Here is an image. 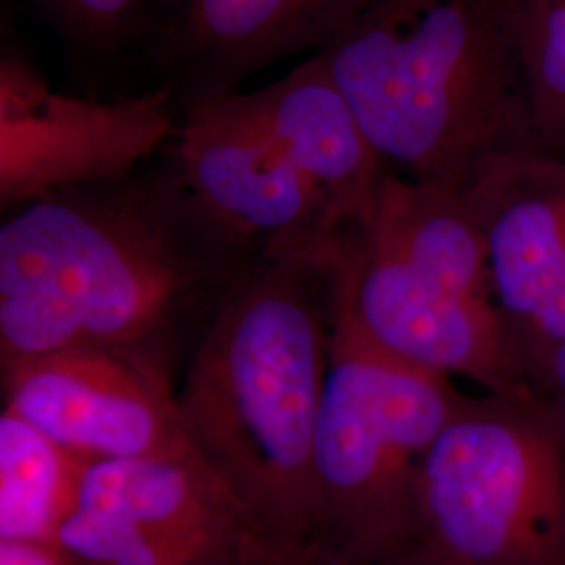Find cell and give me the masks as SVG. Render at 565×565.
<instances>
[{"mask_svg": "<svg viewBox=\"0 0 565 565\" xmlns=\"http://www.w3.org/2000/svg\"><path fill=\"white\" fill-rule=\"evenodd\" d=\"M518 53L534 137L565 149L564 0H518Z\"/></svg>", "mask_w": 565, "mask_h": 565, "instance_id": "2e32d148", "label": "cell"}, {"mask_svg": "<svg viewBox=\"0 0 565 565\" xmlns=\"http://www.w3.org/2000/svg\"><path fill=\"white\" fill-rule=\"evenodd\" d=\"M163 151L203 214L252 258L321 254L345 233L252 93L184 111Z\"/></svg>", "mask_w": 565, "mask_h": 565, "instance_id": "8992f818", "label": "cell"}, {"mask_svg": "<svg viewBox=\"0 0 565 565\" xmlns=\"http://www.w3.org/2000/svg\"><path fill=\"white\" fill-rule=\"evenodd\" d=\"M256 565H440L431 557H427L419 546H413L394 557L384 559H359L342 555L338 551L324 548V546H310L300 553L289 555H266Z\"/></svg>", "mask_w": 565, "mask_h": 565, "instance_id": "ac0fdd59", "label": "cell"}, {"mask_svg": "<svg viewBox=\"0 0 565 565\" xmlns=\"http://www.w3.org/2000/svg\"><path fill=\"white\" fill-rule=\"evenodd\" d=\"M88 465L2 408L0 415V541L57 543L78 505Z\"/></svg>", "mask_w": 565, "mask_h": 565, "instance_id": "5bb4252c", "label": "cell"}, {"mask_svg": "<svg viewBox=\"0 0 565 565\" xmlns=\"http://www.w3.org/2000/svg\"><path fill=\"white\" fill-rule=\"evenodd\" d=\"M249 562L268 555L231 490L191 452L86 467L78 505Z\"/></svg>", "mask_w": 565, "mask_h": 565, "instance_id": "4fadbf2b", "label": "cell"}, {"mask_svg": "<svg viewBox=\"0 0 565 565\" xmlns=\"http://www.w3.org/2000/svg\"><path fill=\"white\" fill-rule=\"evenodd\" d=\"M415 546L440 565H565V434L536 396L465 394L425 452Z\"/></svg>", "mask_w": 565, "mask_h": 565, "instance_id": "5b68a950", "label": "cell"}, {"mask_svg": "<svg viewBox=\"0 0 565 565\" xmlns=\"http://www.w3.org/2000/svg\"><path fill=\"white\" fill-rule=\"evenodd\" d=\"M57 545L74 565H256L105 511L76 507Z\"/></svg>", "mask_w": 565, "mask_h": 565, "instance_id": "9a60e30c", "label": "cell"}, {"mask_svg": "<svg viewBox=\"0 0 565 565\" xmlns=\"http://www.w3.org/2000/svg\"><path fill=\"white\" fill-rule=\"evenodd\" d=\"M256 260L193 202L166 151L120 177L20 203L0 224V366L103 348L168 369Z\"/></svg>", "mask_w": 565, "mask_h": 565, "instance_id": "6da1fadb", "label": "cell"}, {"mask_svg": "<svg viewBox=\"0 0 565 565\" xmlns=\"http://www.w3.org/2000/svg\"><path fill=\"white\" fill-rule=\"evenodd\" d=\"M76 65L107 70L141 55L156 0H32Z\"/></svg>", "mask_w": 565, "mask_h": 565, "instance_id": "e0dca14e", "label": "cell"}, {"mask_svg": "<svg viewBox=\"0 0 565 565\" xmlns=\"http://www.w3.org/2000/svg\"><path fill=\"white\" fill-rule=\"evenodd\" d=\"M463 189L484 235L513 361L536 396L565 342V149L539 141L499 149Z\"/></svg>", "mask_w": 565, "mask_h": 565, "instance_id": "52a82bcc", "label": "cell"}, {"mask_svg": "<svg viewBox=\"0 0 565 565\" xmlns=\"http://www.w3.org/2000/svg\"><path fill=\"white\" fill-rule=\"evenodd\" d=\"M369 0H156L139 61L177 116L275 61L321 53Z\"/></svg>", "mask_w": 565, "mask_h": 565, "instance_id": "8fae6325", "label": "cell"}, {"mask_svg": "<svg viewBox=\"0 0 565 565\" xmlns=\"http://www.w3.org/2000/svg\"><path fill=\"white\" fill-rule=\"evenodd\" d=\"M317 55L396 177L463 186L490 153L536 141L518 0H369Z\"/></svg>", "mask_w": 565, "mask_h": 565, "instance_id": "3957f363", "label": "cell"}, {"mask_svg": "<svg viewBox=\"0 0 565 565\" xmlns=\"http://www.w3.org/2000/svg\"><path fill=\"white\" fill-rule=\"evenodd\" d=\"M465 392L371 342L335 296L315 438L321 543L359 559L415 546L425 452Z\"/></svg>", "mask_w": 565, "mask_h": 565, "instance_id": "277c9868", "label": "cell"}, {"mask_svg": "<svg viewBox=\"0 0 565 565\" xmlns=\"http://www.w3.org/2000/svg\"><path fill=\"white\" fill-rule=\"evenodd\" d=\"M335 245L247 264L203 327L177 390L189 450L231 490L268 555L321 543L315 438Z\"/></svg>", "mask_w": 565, "mask_h": 565, "instance_id": "7a4b0ae2", "label": "cell"}, {"mask_svg": "<svg viewBox=\"0 0 565 565\" xmlns=\"http://www.w3.org/2000/svg\"><path fill=\"white\" fill-rule=\"evenodd\" d=\"M564 2H565V0H564Z\"/></svg>", "mask_w": 565, "mask_h": 565, "instance_id": "44dd1931", "label": "cell"}, {"mask_svg": "<svg viewBox=\"0 0 565 565\" xmlns=\"http://www.w3.org/2000/svg\"><path fill=\"white\" fill-rule=\"evenodd\" d=\"M264 124L323 195L343 231L369 216L387 174L319 55L252 90Z\"/></svg>", "mask_w": 565, "mask_h": 565, "instance_id": "7c38bea8", "label": "cell"}, {"mask_svg": "<svg viewBox=\"0 0 565 565\" xmlns=\"http://www.w3.org/2000/svg\"><path fill=\"white\" fill-rule=\"evenodd\" d=\"M0 565H74L57 543L0 541Z\"/></svg>", "mask_w": 565, "mask_h": 565, "instance_id": "d6986e66", "label": "cell"}, {"mask_svg": "<svg viewBox=\"0 0 565 565\" xmlns=\"http://www.w3.org/2000/svg\"><path fill=\"white\" fill-rule=\"evenodd\" d=\"M4 408L86 465L186 452L177 390L162 364L65 348L2 369Z\"/></svg>", "mask_w": 565, "mask_h": 565, "instance_id": "30bf717a", "label": "cell"}, {"mask_svg": "<svg viewBox=\"0 0 565 565\" xmlns=\"http://www.w3.org/2000/svg\"><path fill=\"white\" fill-rule=\"evenodd\" d=\"M333 289L364 335L404 363L461 377L486 394L534 396L497 303L455 289L361 226L335 245Z\"/></svg>", "mask_w": 565, "mask_h": 565, "instance_id": "ba28073f", "label": "cell"}, {"mask_svg": "<svg viewBox=\"0 0 565 565\" xmlns=\"http://www.w3.org/2000/svg\"><path fill=\"white\" fill-rule=\"evenodd\" d=\"M536 398L545 404L565 434V342L555 350Z\"/></svg>", "mask_w": 565, "mask_h": 565, "instance_id": "ffe728a7", "label": "cell"}, {"mask_svg": "<svg viewBox=\"0 0 565 565\" xmlns=\"http://www.w3.org/2000/svg\"><path fill=\"white\" fill-rule=\"evenodd\" d=\"M163 88L118 103L84 102L51 90L13 44L0 57L2 210L57 191L105 181L156 158L177 128Z\"/></svg>", "mask_w": 565, "mask_h": 565, "instance_id": "9c48e42d", "label": "cell"}]
</instances>
